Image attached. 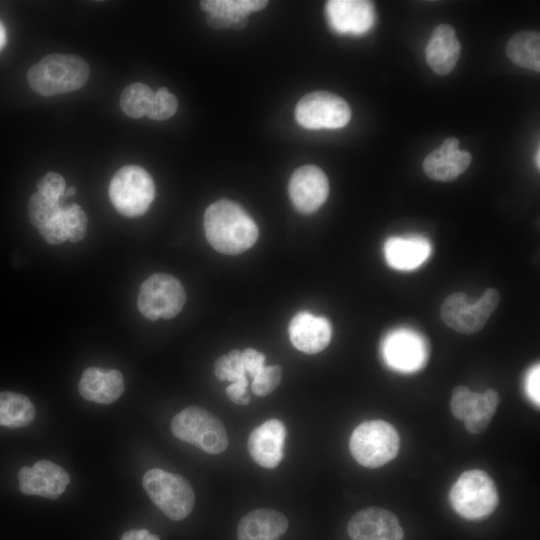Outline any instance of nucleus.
Instances as JSON below:
<instances>
[{
  "mask_svg": "<svg viewBox=\"0 0 540 540\" xmlns=\"http://www.w3.org/2000/svg\"><path fill=\"white\" fill-rule=\"evenodd\" d=\"M203 226L209 244L223 254H240L251 248L259 236L251 216L238 203L227 199L206 209Z\"/></svg>",
  "mask_w": 540,
  "mask_h": 540,
  "instance_id": "f257e3e1",
  "label": "nucleus"
},
{
  "mask_svg": "<svg viewBox=\"0 0 540 540\" xmlns=\"http://www.w3.org/2000/svg\"><path fill=\"white\" fill-rule=\"evenodd\" d=\"M352 540H403L397 517L389 510L369 507L355 513L348 522Z\"/></svg>",
  "mask_w": 540,
  "mask_h": 540,
  "instance_id": "2eb2a0df",
  "label": "nucleus"
},
{
  "mask_svg": "<svg viewBox=\"0 0 540 540\" xmlns=\"http://www.w3.org/2000/svg\"><path fill=\"white\" fill-rule=\"evenodd\" d=\"M499 401L498 392L492 388L477 393L466 386H457L453 389L450 407L454 417L464 421L468 432L478 434L489 425Z\"/></svg>",
  "mask_w": 540,
  "mask_h": 540,
  "instance_id": "f8f14e48",
  "label": "nucleus"
},
{
  "mask_svg": "<svg viewBox=\"0 0 540 540\" xmlns=\"http://www.w3.org/2000/svg\"><path fill=\"white\" fill-rule=\"evenodd\" d=\"M61 219L69 241L75 243L85 237L88 219L86 213L79 205L72 204L67 208H62Z\"/></svg>",
  "mask_w": 540,
  "mask_h": 540,
  "instance_id": "c756f323",
  "label": "nucleus"
},
{
  "mask_svg": "<svg viewBox=\"0 0 540 540\" xmlns=\"http://www.w3.org/2000/svg\"><path fill=\"white\" fill-rule=\"evenodd\" d=\"M89 75V65L83 58L74 54L52 53L31 66L27 80L35 92L48 97L80 89Z\"/></svg>",
  "mask_w": 540,
  "mask_h": 540,
  "instance_id": "f03ea898",
  "label": "nucleus"
},
{
  "mask_svg": "<svg viewBox=\"0 0 540 540\" xmlns=\"http://www.w3.org/2000/svg\"><path fill=\"white\" fill-rule=\"evenodd\" d=\"M186 301L185 290L174 276L156 273L141 285L137 298L140 313L151 321L171 319L180 313Z\"/></svg>",
  "mask_w": 540,
  "mask_h": 540,
  "instance_id": "1a4fd4ad",
  "label": "nucleus"
},
{
  "mask_svg": "<svg viewBox=\"0 0 540 540\" xmlns=\"http://www.w3.org/2000/svg\"><path fill=\"white\" fill-rule=\"evenodd\" d=\"M109 198L123 216L143 215L155 197V186L150 174L137 165L120 168L111 179Z\"/></svg>",
  "mask_w": 540,
  "mask_h": 540,
  "instance_id": "0eeeda50",
  "label": "nucleus"
},
{
  "mask_svg": "<svg viewBox=\"0 0 540 540\" xmlns=\"http://www.w3.org/2000/svg\"><path fill=\"white\" fill-rule=\"evenodd\" d=\"M534 160H535V166L537 167V169H539L540 167V149L539 148L537 149Z\"/></svg>",
  "mask_w": 540,
  "mask_h": 540,
  "instance_id": "ea45409f",
  "label": "nucleus"
},
{
  "mask_svg": "<svg viewBox=\"0 0 540 540\" xmlns=\"http://www.w3.org/2000/svg\"><path fill=\"white\" fill-rule=\"evenodd\" d=\"M75 193H76V189H75V187H73V186L69 187V188L66 190V194H67L68 196H73Z\"/></svg>",
  "mask_w": 540,
  "mask_h": 540,
  "instance_id": "a19ab883",
  "label": "nucleus"
},
{
  "mask_svg": "<svg viewBox=\"0 0 540 540\" xmlns=\"http://www.w3.org/2000/svg\"><path fill=\"white\" fill-rule=\"evenodd\" d=\"M288 529V519L281 512L262 508L243 516L237 527L238 540H279Z\"/></svg>",
  "mask_w": 540,
  "mask_h": 540,
  "instance_id": "412c9836",
  "label": "nucleus"
},
{
  "mask_svg": "<svg viewBox=\"0 0 540 540\" xmlns=\"http://www.w3.org/2000/svg\"><path fill=\"white\" fill-rule=\"evenodd\" d=\"M6 43V31L3 24L0 22V51L5 46Z\"/></svg>",
  "mask_w": 540,
  "mask_h": 540,
  "instance_id": "58836bf2",
  "label": "nucleus"
},
{
  "mask_svg": "<svg viewBox=\"0 0 540 540\" xmlns=\"http://www.w3.org/2000/svg\"><path fill=\"white\" fill-rule=\"evenodd\" d=\"M399 444V435L390 423L384 420H369L354 429L349 449L360 465L378 468L397 456Z\"/></svg>",
  "mask_w": 540,
  "mask_h": 540,
  "instance_id": "7ed1b4c3",
  "label": "nucleus"
},
{
  "mask_svg": "<svg viewBox=\"0 0 540 540\" xmlns=\"http://www.w3.org/2000/svg\"><path fill=\"white\" fill-rule=\"evenodd\" d=\"M288 192L294 207L299 212L313 213L327 200L329 194L327 176L317 166H301L292 173Z\"/></svg>",
  "mask_w": 540,
  "mask_h": 540,
  "instance_id": "ddd939ff",
  "label": "nucleus"
},
{
  "mask_svg": "<svg viewBox=\"0 0 540 540\" xmlns=\"http://www.w3.org/2000/svg\"><path fill=\"white\" fill-rule=\"evenodd\" d=\"M295 117L306 129H337L351 119L348 103L336 94L315 91L304 95L296 105Z\"/></svg>",
  "mask_w": 540,
  "mask_h": 540,
  "instance_id": "9d476101",
  "label": "nucleus"
},
{
  "mask_svg": "<svg viewBox=\"0 0 540 540\" xmlns=\"http://www.w3.org/2000/svg\"><path fill=\"white\" fill-rule=\"evenodd\" d=\"M268 1L262 0H205L200 2L201 8L208 15L217 16L228 21L236 29L243 28L246 16L264 9Z\"/></svg>",
  "mask_w": 540,
  "mask_h": 540,
  "instance_id": "b1692460",
  "label": "nucleus"
},
{
  "mask_svg": "<svg viewBox=\"0 0 540 540\" xmlns=\"http://www.w3.org/2000/svg\"><path fill=\"white\" fill-rule=\"evenodd\" d=\"M124 378L119 370L86 368L78 383L80 395L88 401L111 404L124 392Z\"/></svg>",
  "mask_w": 540,
  "mask_h": 540,
  "instance_id": "aec40b11",
  "label": "nucleus"
},
{
  "mask_svg": "<svg viewBox=\"0 0 540 540\" xmlns=\"http://www.w3.org/2000/svg\"><path fill=\"white\" fill-rule=\"evenodd\" d=\"M241 359L246 372L252 379L264 368L265 355L253 348L241 351Z\"/></svg>",
  "mask_w": 540,
  "mask_h": 540,
  "instance_id": "f704fd0d",
  "label": "nucleus"
},
{
  "mask_svg": "<svg viewBox=\"0 0 540 540\" xmlns=\"http://www.w3.org/2000/svg\"><path fill=\"white\" fill-rule=\"evenodd\" d=\"M171 430L178 439L209 454H219L228 447V435L223 423L208 410L190 406L176 414Z\"/></svg>",
  "mask_w": 540,
  "mask_h": 540,
  "instance_id": "39448f33",
  "label": "nucleus"
},
{
  "mask_svg": "<svg viewBox=\"0 0 540 540\" xmlns=\"http://www.w3.org/2000/svg\"><path fill=\"white\" fill-rule=\"evenodd\" d=\"M178 108V101L166 87L159 88L154 93V98L147 116L153 120H166L172 117Z\"/></svg>",
  "mask_w": 540,
  "mask_h": 540,
  "instance_id": "7c9ffc66",
  "label": "nucleus"
},
{
  "mask_svg": "<svg viewBox=\"0 0 540 540\" xmlns=\"http://www.w3.org/2000/svg\"><path fill=\"white\" fill-rule=\"evenodd\" d=\"M500 301L498 290L489 288L475 302L470 303L465 293L449 295L441 305V319L451 329L474 334L480 331Z\"/></svg>",
  "mask_w": 540,
  "mask_h": 540,
  "instance_id": "6e6552de",
  "label": "nucleus"
},
{
  "mask_svg": "<svg viewBox=\"0 0 540 540\" xmlns=\"http://www.w3.org/2000/svg\"><path fill=\"white\" fill-rule=\"evenodd\" d=\"M154 91L144 83H132L122 92L120 106L131 118L147 116L154 98Z\"/></svg>",
  "mask_w": 540,
  "mask_h": 540,
  "instance_id": "bb28decb",
  "label": "nucleus"
},
{
  "mask_svg": "<svg viewBox=\"0 0 540 540\" xmlns=\"http://www.w3.org/2000/svg\"><path fill=\"white\" fill-rule=\"evenodd\" d=\"M381 350L386 364L403 373L422 369L430 353L427 340L409 329H398L389 333L382 343Z\"/></svg>",
  "mask_w": 540,
  "mask_h": 540,
  "instance_id": "9b49d317",
  "label": "nucleus"
},
{
  "mask_svg": "<svg viewBox=\"0 0 540 540\" xmlns=\"http://www.w3.org/2000/svg\"><path fill=\"white\" fill-rule=\"evenodd\" d=\"M61 212L50 223L38 229L43 239L51 245H58L68 240V235L61 219Z\"/></svg>",
  "mask_w": 540,
  "mask_h": 540,
  "instance_id": "72a5a7b5",
  "label": "nucleus"
},
{
  "mask_svg": "<svg viewBox=\"0 0 540 540\" xmlns=\"http://www.w3.org/2000/svg\"><path fill=\"white\" fill-rule=\"evenodd\" d=\"M214 373L220 381H229L247 387L248 380L241 359V351L235 349L219 357L214 365Z\"/></svg>",
  "mask_w": 540,
  "mask_h": 540,
  "instance_id": "cd10ccee",
  "label": "nucleus"
},
{
  "mask_svg": "<svg viewBox=\"0 0 540 540\" xmlns=\"http://www.w3.org/2000/svg\"><path fill=\"white\" fill-rule=\"evenodd\" d=\"M449 500L461 517L476 520L496 509L499 496L493 479L483 470L472 469L463 472L453 484Z\"/></svg>",
  "mask_w": 540,
  "mask_h": 540,
  "instance_id": "20e7f679",
  "label": "nucleus"
},
{
  "mask_svg": "<svg viewBox=\"0 0 540 540\" xmlns=\"http://www.w3.org/2000/svg\"><path fill=\"white\" fill-rule=\"evenodd\" d=\"M120 540H160L155 534L150 533L146 529H132L125 532Z\"/></svg>",
  "mask_w": 540,
  "mask_h": 540,
  "instance_id": "4c0bfd02",
  "label": "nucleus"
},
{
  "mask_svg": "<svg viewBox=\"0 0 540 540\" xmlns=\"http://www.w3.org/2000/svg\"><path fill=\"white\" fill-rule=\"evenodd\" d=\"M431 254V245L422 236L392 237L384 245L387 263L398 270H413Z\"/></svg>",
  "mask_w": 540,
  "mask_h": 540,
  "instance_id": "5701e85b",
  "label": "nucleus"
},
{
  "mask_svg": "<svg viewBox=\"0 0 540 540\" xmlns=\"http://www.w3.org/2000/svg\"><path fill=\"white\" fill-rule=\"evenodd\" d=\"M61 210L59 202L51 201L38 192L32 194L28 201V216L32 225L37 229L54 220Z\"/></svg>",
  "mask_w": 540,
  "mask_h": 540,
  "instance_id": "c85d7f7f",
  "label": "nucleus"
},
{
  "mask_svg": "<svg viewBox=\"0 0 540 540\" xmlns=\"http://www.w3.org/2000/svg\"><path fill=\"white\" fill-rule=\"evenodd\" d=\"M35 418V407L30 399L20 393L0 392V426L22 428Z\"/></svg>",
  "mask_w": 540,
  "mask_h": 540,
  "instance_id": "a878e982",
  "label": "nucleus"
},
{
  "mask_svg": "<svg viewBox=\"0 0 540 540\" xmlns=\"http://www.w3.org/2000/svg\"><path fill=\"white\" fill-rule=\"evenodd\" d=\"M229 399L237 405H247L250 403V396L247 394V387L231 383L226 388Z\"/></svg>",
  "mask_w": 540,
  "mask_h": 540,
  "instance_id": "e433bc0d",
  "label": "nucleus"
},
{
  "mask_svg": "<svg viewBox=\"0 0 540 540\" xmlns=\"http://www.w3.org/2000/svg\"><path fill=\"white\" fill-rule=\"evenodd\" d=\"M508 58L516 65L540 71V35L536 31H521L506 45Z\"/></svg>",
  "mask_w": 540,
  "mask_h": 540,
  "instance_id": "393cba45",
  "label": "nucleus"
},
{
  "mask_svg": "<svg viewBox=\"0 0 540 540\" xmlns=\"http://www.w3.org/2000/svg\"><path fill=\"white\" fill-rule=\"evenodd\" d=\"M281 376V366H264V368L253 378L252 391L257 396H267L278 387Z\"/></svg>",
  "mask_w": 540,
  "mask_h": 540,
  "instance_id": "2f4dec72",
  "label": "nucleus"
},
{
  "mask_svg": "<svg viewBox=\"0 0 540 540\" xmlns=\"http://www.w3.org/2000/svg\"><path fill=\"white\" fill-rule=\"evenodd\" d=\"M142 485L152 502L170 519L186 518L195 504V494L183 476L159 468L148 470Z\"/></svg>",
  "mask_w": 540,
  "mask_h": 540,
  "instance_id": "423d86ee",
  "label": "nucleus"
},
{
  "mask_svg": "<svg viewBox=\"0 0 540 540\" xmlns=\"http://www.w3.org/2000/svg\"><path fill=\"white\" fill-rule=\"evenodd\" d=\"M287 430L278 419H270L253 429L247 449L251 458L264 468L277 467L284 455Z\"/></svg>",
  "mask_w": 540,
  "mask_h": 540,
  "instance_id": "f3484780",
  "label": "nucleus"
},
{
  "mask_svg": "<svg viewBox=\"0 0 540 540\" xmlns=\"http://www.w3.org/2000/svg\"><path fill=\"white\" fill-rule=\"evenodd\" d=\"M38 193L45 198L59 202L65 192V179L56 172L46 173L37 184Z\"/></svg>",
  "mask_w": 540,
  "mask_h": 540,
  "instance_id": "473e14b6",
  "label": "nucleus"
},
{
  "mask_svg": "<svg viewBox=\"0 0 540 540\" xmlns=\"http://www.w3.org/2000/svg\"><path fill=\"white\" fill-rule=\"evenodd\" d=\"M540 367L534 365L527 373L525 379V390L529 399L537 406L540 405L539 390Z\"/></svg>",
  "mask_w": 540,
  "mask_h": 540,
  "instance_id": "c9c22d12",
  "label": "nucleus"
},
{
  "mask_svg": "<svg viewBox=\"0 0 540 540\" xmlns=\"http://www.w3.org/2000/svg\"><path fill=\"white\" fill-rule=\"evenodd\" d=\"M461 52V45L454 28L438 25L432 32L425 49V57L430 68L439 75L453 70Z\"/></svg>",
  "mask_w": 540,
  "mask_h": 540,
  "instance_id": "4be33fe9",
  "label": "nucleus"
},
{
  "mask_svg": "<svg viewBox=\"0 0 540 540\" xmlns=\"http://www.w3.org/2000/svg\"><path fill=\"white\" fill-rule=\"evenodd\" d=\"M19 489L25 495L58 498L70 483L69 474L49 460H39L32 467L24 466L18 472Z\"/></svg>",
  "mask_w": 540,
  "mask_h": 540,
  "instance_id": "4468645a",
  "label": "nucleus"
},
{
  "mask_svg": "<svg viewBox=\"0 0 540 540\" xmlns=\"http://www.w3.org/2000/svg\"><path fill=\"white\" fill-rule=\"evenodd\" d=\"M288 332L296 349L307 354H316L329 345L332 329L327 318L301 311L291 319Z\"/></svg>",
  "mask_w": 540,
  "mask_h": 540,
  "instance_id": "a211bd4d",
  "label": "nucleus"
},
{
  "mask_svg": "<svg viewBox=\"0 0 540 540\" xmlns=\"http://www.w3.org/2000/svg\"><path fill=\"white\" fill-rule=\"evenodd\" d=\"M325 10L330 27L340 34L362 35L374 25L375 9L370 1L331 0Z\"/></svg>",
  "mask_w": 540,
  "mask_h": 540,
  "instance_id": "dca6fc26",
  "label": "nucleus"
},
{
  "mask_svg": "<svg viewBox=\"0 0 540 540\" xmlns=\"http://www.w3.org/2000/svg\"><path fill=\"white\" fill-rule=\"evenodd\" d=\"M456 138H447L439 148L427 155L423 170L428 177L437 181H452L469 167L471 154L458 149Z\"/></svg>",
  "mask_w": 540,
  "mask_h": 540,
  "instance_id": "6ab92c4d",
  "label": "nucleus"
}]
</instances>
